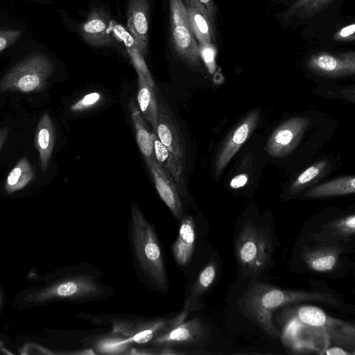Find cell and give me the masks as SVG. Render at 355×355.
<instances>
[{"label":"cell","instance_id":"obj_1","mask_svg":"<svg viewBox=\"0 0 355 355\" xmlns=\"http://www.w3.org/2000/svg\"><path fill=\"white\" fill-rule=\"evenodd\" d=\"M315 301L338 304L328 293L282 290L264 284H254L245 293L243 306L250 318L270 337L279 332L272 322V313L277 308L295 302Z\"/></svg>","mask_w":355,"mask_h":355},{"label":"cell","instance_id":"obj_2","mask_svg":"<svg viewBox=\"0 0 355 355\" xmlns=\"http://www.w3.org/2000/svg\"><path fill=\"white\" fill-rule=\"evenodd\" d=\"M129 234L134 256L141 271L161 291H167V273L157 235L135 203L131 207Z\"/></svg>","mask_w":355,"mask_h":355},{"label":"cell","instance_id":"obj_3","mask_svg":"<svg viewBox=\"0 0 355 355\" xmlns=\"http://www.w3.org/2000/svg\"><path fill=\"white\" fill-rule=\"evenodd\" d=\"M53 71V62L46 55L33 54L17 63L4 76L0 81V92L40 91Z\"/></svg>","mask_w":355,"mask_h":355},{"label":"cell","instance_id":"obj_4","mask_svg":"<svg viewBox=\"0 0 355 355\" xmlns=\"http://www.w3.org/2000/svg\"><path fill=\"white\" fill-rule=\"evenodd\" d=\"M271 252L269 235L252 223H244L235 245L236 259L242 270L252 275H259L268 263Z\"/></svg>","mask_w":355,"mask_h":355},{"label":"cell","instance_id":"obj_5","mask_svg":"<svg viewBox=\"0 0 355 355\" xmlns=\"http://www.w3.org/2000/svg\"><path fill=\"white\" fill-rule=\"evenodd\" d=\"M295 320L303 327L328 333V336L336 343L354 349V327L328 316L318 307L309 305L299 307Z\"/></svg>","mask_w":355,"mask_h":355},{"label":"cell","instance_id":"obj_6","mask_svg":"<svg viewBox=\"0 0 355 355\" xmlns=\"http://www.w3.org/2000/svg\"><path fill=\"white\" fill-rule=\"evenodd\" d=\"M171 31L173 48L187 62L200 65L198 45L193 35L183 0H169Z\"/></svg>","mask_w":355,"mask_h":355},{"label":"cell","instance_id":"obj_7","mask_svg":"<svg viewBox=\"0 0 355 355\" xmlns=\"http://www.w3.org/2000/svg\"><path fill=\"white\" fill-rule=\"evenodd\" d=\"M309 124L304 116L289 119L282 123L271 135L266 148L273 157H282L291 152L299 143Z\"/></svg>","mask_w":355,"mask_h":355},{"label":"cell","instance_id":"obj_8","mask_svg":"<svg viewBox=\"0 0 355 355\" xmlns=\"http://www.w3.org/2000/svg\"><path fill=\"white\" fill-rule=\"evenodd\" d=\"M307 66L314 73L324 76L340 77L353 75L355 72V53L320 52L309 58Z\"/></svg>","mask_w":355,"mask_h":355},{"label":"cell","instance_id":"obj_9","mask_svg":"<svg viewBox=\"0 0 355 355\" xmlns=\"http://www.w3.org/2000/svg\"><path fill=\"white\" fill-rule=\"evenodd\" d=\"M204 334L205 328L201 320L195 318L159 334L150 343L159 347L192 346L197 344Z\"/></svg>","mask_w":355,"mask_h":355},{"label":"cell","instance_id":"obj_10","mask_svg":"<svg viewBox=\"0 0 355 355\" xmlns=\"http://www.w3.org/2000/svg\"><path fill=\"white\" fill-rule=\"evenodd\" d=\"M154 132L160 141L184 165L183 137L172 113L163 102L158 103L157 122Z\"/></svg>","mask_w":355,"mask_h":355},{"label":"cell","instance_id":"obj_11","mask_svg":"<svg viewBox=\"0 0 355 355\" xmlns=\"http://www.w3.org/2000/svg\"><path fill=\"white\" fill-rule=\"evenodd\" d=\"M259 120L258 111L248 114L224 144L215 162V173L219 176L254 130Z\"/></svg>","mask_w":355,"mask_h":355},{"label":"cell","instance_id":"obj_12","mask_svg":"<svg viewBox=\"0 0 355 355\" xmlns=\"http://www.w3.org/2000/svg\"><path fill=\"white\" fill-rule=\"evenodd\" d=\"M110 23L106 12L98 8H93L80 26L83 39L95 47L112 46L115 37L111 33Z\"/></svg>","mask_w":355,"mask_h":355},{"label":"cell","instance_id":"obj_13","mask_svg":"<svg viewBox=\"0 0 355 355\" xmlns=\"http://www.w3.org/2000/svg\"><path fill=\"white\" fill-rule=\"evenodd\" d=\"M148 0H128L127 30L143 56L148 51Z\"/></svg>","mask_w":355,"mask_h":355},{"label":"cell","instance_id":"obj_14","mask_svg":"<svg viewBox=\"0 0 355 355\" xmlns=\"http://www.w3.org/2000/svg\"><path fill=\"white\" fill-rule=\"evenodd\" d=\"M157 191L166 206L178 219L183 217L180 194L173 182L165 173L154 157L145 159Z\"/></svg>","mask_w":355,"mask_h":355},{"label":"cell","instance_id":"obj_15","mask_svg":"<svg viewBox=\"0 0 355 355\" xmlns=\"http://www.w3.org/2000/svg\"><path fill=\"white\" fill-rule=\"evenodd\" d=\"M154 157L165 173L171 178L182 198L187 196L186 184L183 173V164L160 141L153 133Z\"/></svg>","mask_w":355,"mask_h":355},{"label":"cell","instance_id":"obj_16","mask_svg":"<svg viewBox=\"0 0 355 355\" xmlns=\"http://www.w3.org/2000/svg\"><path fill=\"white\" fill-rule=\"evenodd\" d=\"M189 22L199 44H213V22L197 0H183Z\"/></svg>","mask_w":355,"mask_h":355},{"label":"cell","instance_id":"obj_17","mask_svg":"<svg viewBox=\"0 0 355 355\" xmlns=\"http://www.w3.org/2000/svg\"><path fill=\"white\" fill-rule=\"evenodd\" d=\"M196 241V228L191 216L181 218L178 235L172 245L175 260L180 266H184L191 260Z\"/></svg>","mask_w":355,"mask_h":355},{"label":"cell","instance_id":"obj_18","mask_svg":"<svg viewBox=\"0 0 355 355\" xmlns=\"http://www.w3.org/2000/svg\"><path fill=\"white\" fill-rule=\"evenodd\" d=\"M55 139L54 124L47 113L40 119L35 133V145L39 153L42 171L46 170L51 158Z\"/></svg>","mask_w":355,"mask_h":355},{"label":"cell","instance_id":"obj_19","mask_svg":"<svg viewBox=\"0 0 355 355\" xmlns=\"http://www.w3.org/2000/svg\"><path fill=\"white\" fill-rule=\"evenodd\" d=\"M343 251L340 247L323 246L309 249L302 252V257L307 266L319 272L332 271L338 265L339 256Z\"/></svg>","mask_w":355,"mask_h":355},{"label":"cell","instance_id":"obj_20","mask_svg":"<svg viewBox=\"0 0 355 355\" xmlns=\"http://www.w3.org/2000/svg\"><path fill=\"white\" fill-rule=\"evenodd\" d=\"M110 30L113 32L115 37L120 39L124 43L138 76H144L150 85L154 86L153 78L144 61V56L131 34L123 26L116 23L110 24Z\"/></svg>","mask_w":355,"mask_h":355},{"label":"cell","instance_id":"obj_21","mask_svg":"<svg viewBox=\"0 0 355 355\" xmlns=\"http://www.w3.org/2000/svg\"><path fill=\"white\" fill-rule=\"evenodd\" d=\"M355 232V215L351 214L323 225L315 234V240L331 241L349 239Z\"/></svg>","mask_w":355,"mask_h":355},{"label":"cell","instance_id":"obj_22","mask_svg":"<svg viewBox=\"0 0 355 355\" xmlns=\"http://www.w3.org/2000/svg\"><path fill=\"white\" fill-rule=\"evenodd\" d=\"M137 101L139 109L145 119L155 130L158 116V103L154 92V86L150 85L142 76H138Z\"/></svg>","mask_w":355,"mask_h":355},{"label":"cell","instance_id":"obj_23","mask_svg":"<svg viewBox=\"0 0 355 355\" xmlns=\"http://www.w3.org/2000/svg\"><path fill=\"white\" fill-rule=\"evenodd\" d=\"M130 111L135 130L137 142L145 159L154 157L153 152V133L146 123L144 117L137 105L131 101L130 102Z\"/></svg>","mask_w":355,"mask_h":355},{"label":"cell","instance_id":"obj_24","mask_svg":"<svg viewBox=\"0 0 355 355\" xmlns=\"http://www.w3.org/2000/svg\"><path fill=\"white\" fill-rule=\"evenodd\" d=\"M355 178L341 177L316 186L308 191L304 196L310 198L329 197L354 193Z\"/></svg>","mask_w":355,"mask_h":355},{"label":"cell","instance_id":"obj_25","mask_svg":"<svg viewBox=\"0 0 355 355\" xmlns=\"http://www.w3.org/2000/svg\"><path fill=\"white\" fill-rule=\"evenodd\" d=\"M33 168L27 158L19 159L8 173L4 188L12 193L25 187L33 178Z\"/></svg>","mask_w":355,"mask_h":355},{"label":"cell","instance_id":"obj_26","mask_svg":"<svg viewBox=\"0 0 355 355\" xmlns=\"http://www.w3.org/2000/svg\"><path fill=\"white\" fill-rule=\"evenodd\" d=\"M334 0H297L282 15L284 19L310 18L327 8Z\"/></svg>","mask_w":355,"mask_h":355},{"label":"cell","instance_id":"obj_27","mask_svg":"<svg viewBox=\"0 0 355 355\" xmlns=\"http://www.w3.org/2000/svg\"><path fill=\"white\" fill-rule=\"evenodd\" d=\"M217 273V264L214 259L205 266L192 288L190 298L187 302L196 300L202 295L213 284Z\"/></svg>","mask_w":355,"mask_h":355},{"label":"cell","instance_id":"obj_28","mask_svg":"<svg viewBox=\"0 0 355 355\" xmlns=\"http://www.w3.org/2000/svg\"><path fill=\"white\" fill-rule=\"evenodd\" d=\"M326 161H321L307 168L295 180L291 187V192L295 193L317 178L325 168Z\"/></svg>","mask_w":355,"mask_h":355},{"label":"cell","instance_id":"obj_29","mask_svg":"<svg viewBox=\"0 0 355 355\" xmlns=\"http://www.w3.org/2000/svg\"><path fill=\"white\" fill-rule=\"evenodd\" d=\"M200 57L202 58L209 71L213 73L216 69V50L213 44H199Z\"/></svg>","mask_w":355,"mask_h":355},{"label":"cell","instance_id":"obj_30","mask_svg":"<svg viewBox=\"0 0 355 355\" xmlns=\"http://www.w3.org/2000/svg\"><path fill=\"white\" fill-rule=\"evenodd\" d=\"M100 98V94L98 92L87 94L73 104L71 107V110L73 112L85 111L96 104Z\"/></svg>","mask_w":355,"mask_h":355},{"label":"cell","instance_id":"obj_31","mask_svg":"<svg viewBox=\"0 0 355 355\" xmlns=\"http://www.w3.org/2000/svg\"><path fill=\"white\" fill-rule=\"evenodd\" d=\"M21 32L15 30H0V51L12 44L20 37Z\"/></svg>","mask_w":355,"mask_h":355},{"label":"cell","instance_id":"obj_32","mask_svg":"<svg viewBox=\"0 0 355 355\" xmlns=\"http://www.w3.org/2000/svg\"><path fill=\"white\" fill-rule=\"evenodd\" d=\"M333 39L340 42L353 41L355 39V24H352L343 27L333 36Z\"/></svg>","mask_w":355,"mask_h":355},{"label":"cell","instance_id":"obj_33","mask_svg":"<svg viewBox=\"0 0 355 355\" xmlns=\"http://www.w3.org/2000/svg\"><path fill=\"white\" fill-rule=\"evenodd\" d=\"M201 5L209 18L213 22L216 14L215 5L212 0H197Z\"/></svg>","mask_w":355,"mask_h":355},{"label":"cell","instance_id":"obj_34","mask_svg":"<svg viewBox=\"0 0 355 355\" xmlns=\"http://www.w3.org/2000/svg\"><path fill=\"white\" fill-rule=\"evenodd\" d=\"M248 181V176L245 174H240L234 177L230 182V187L238 189L243 187Z\"/></svg>","mask_w":355,"mask_h":355},{"label":"cell","instance_id":"obj_35","mask_svg":"<svg viewBox=\"0 0 355 355\" xmlns=\"http://www.w3.org/2000/svg\"><path fill=\"white\" fill-rule=\"evenodd\" d=\"M325 354L327 355H349L351 354L350 352H347L339 347H332L328 348L325 350Z\"/></svg>","mask_w":355,"mask_h":355},{"label":"cell","instance_id":"obj_36","mask_svg":"<svg viewBox=\"0 0 355 355\" xmlns=\"http://www.w3.org/2000/svg\"><path fill=\"white\" fill-rule=\"evenodd\" d=\"M9 129L7 127L0 128V150L6 140Z\"/></svg>","mask_w":355,"mask_h":355}]
</instances>
